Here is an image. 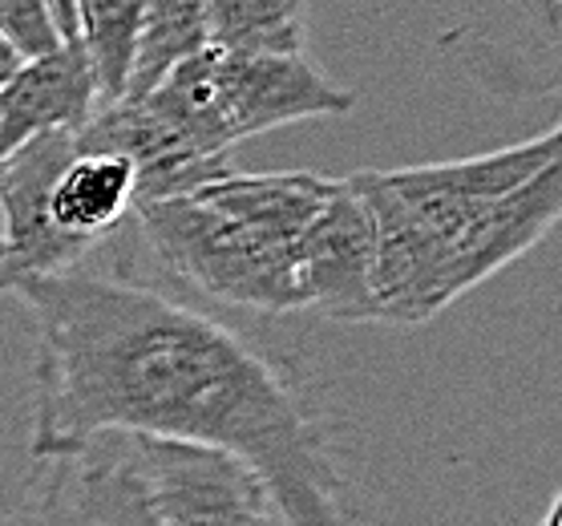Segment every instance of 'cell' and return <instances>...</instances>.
Wrapping results in <instances>:
<instances>
[{"mask_svg": "<svg viewBox=\"0 0 562 526\" xmlns=\"http://www.w3.org/2000/svg\"><path fill=\"white\" fill-rule=\"evenodd\" d=\"M37 324L33 458L86 437H170L244 458L288 526H348L340 474L295 381L215 316L158 288L65 271L21 280Z\"/></svg>", "mask_w": 562, "mask_h": 526, "instance_id": "cell-1", "label": "cell"}, {"mask_svg": "<svg viewBox=\"0 0 562 526\" xmlns=\"http://www.w3.org/2000/svg\"><path fill=\"white\" fill-rule=\"evenodd\" d=\"M559 146L550 126L486 155L348 175L372 219L364 324L422 328L542 244L562 215Z\"/></svg>", "mask_w": 562, "mask_h": 526, "instance_id": "cell-2", "label": "cell"}, {"mask_svg": "<svg viewBox=\"0 0 562 526\" xmlns=\"http://www.w3.org/2000/svg\"><path fill=\"white\" fill-rule=\"evenodd\" d=\"M333 191L316 170L227 167L130 215L175 280L227 309L288 316L307 309V235Z\"/></svg>", "mask_w": 562, "mask_h": 526, "instance_id": "cell-3", "label": "cell"}, {"mask_svg": "<svg viewBox=\"0 0 562 526\" xmlns=\"http://www.w3.org/2000/svg\"><path fill=\"white\" fill-rule=\"evenodd\" d=\"M142 98L206 158H231L239 142L263 130L345 117L357 105V93L336 86L307 53H227L211 45Z\"/></svg>", "mask_w": 562, "mask_h": 526, "instance_id": "cell-4", "label": "cell"}, {"mask_svg": "<svg viewBox=\"0 0 562 526\" xmlns=\"http://www.w3.org/2000/svg\"><path fill=\"white\" fill-rule=\"evenodd\" d=\"M441 49L482 90L506 102L550 98L562 86V0H449Z\"/></svg>", "mask_w": 562, "mask_h": 526, "instance_id": "cell-5", "label": "cell"}, {"mask_svg": "<svg viewBox=\"0 0 562 526\" xmlns=\"http://www.w3.org/2000/svg\"><path fill=\"white\" fill-rule=\"evenodd\" d=\"M130 462L162 526H288L263 478L227 449L126 434Z\"/></svg>", "mask_w": 562, "mask_h": 526, "instance_id": "cell-6", "label": "cell"}, {"mask_svg": "<svg viewBox=\"0 0 562 526\" xmlns=\"http://www.w3.org/2000/svg\"><path fill=\"white\" fill-rule=\"evenodd\" d=\"M74 155V134H37L0 167V295L21 280L77 271L93 247L69 239L45 215V191L65 158Z\"/></svg>", "mask_w": 562, "mask_h": 526, "instance_id": "cell-7", "label": "cell"}, {"mask_svg": "<svg viewBox=\"0 0 562 526\" xmlns=\"http://www.w3.org/2000/svg\"><path fill=\"white\" fill-rule=\"evenodd\" d=\"M307 309L328 321L364 324L372 295V219L348 179H336L307 235Z\"/></svg>", "mask_w": 562, "mask_h": 526, "instance_id": "cell-8", "label": "cell"}, {"mask_svg": "<svg viewBox=\"0 0 562 526\" xmlns=\"http://www.w3.org/2000/svg\"><path fill=\"white\" fill-rule=\"evenodd\" d=\"M98 110V81L77 41L29 57L0 86V158L37 134H77Z\"/></svg>", "mask_w": 562, "mask_h": 526, "instance_id": "cell-9", "label": "cell"}, {"mask_svg": "<svg viewBox=\"0 0 562 526\" xmlns=\"http://www.w3.org/2000/svg\"><path fill=\"white\" fill-rule=\"evenodd\" d=\"M138 203V170L117 150H77L65 158L45 191V215L61 235L105 244Z\"/></svg>", "mask_w": 562, "mask_h": 526, "instance_id": "cell-10", "label": "cell"}, {"mask_svg": "<svg viewBox=\"0 0 562 526\" xmlns=\"http://www.w3.org/2000/svg\"><path fill=\"white\" fill-rule=\"evenodd\" d=\"M211 45L206 0H142L138 49L130 65L126 98L150 93L175 65Z\"/></svg>", "mask_w": 562, "mask_h": 526, "instance_id": "cell-11", "label": "cell"}, {"mask_svg": "<svg viewBox=\"0 0 562 526\" xmlns=\"http://www.w3.org/2000/svg\"><path fill=\"white\" fill-rule=\"evenodd\" d=\"M74 41L90 57L98 81V105L122 102L138 49L142 0H74Z\"/></svg>", "mask_w": 562, "mask_h": 526, "instance_id": "cell-12", "label": "cell"}, {"mask_svg": "<svg viewBox=\"0 0 562 526\" xmlns=\"http://www.w3.org/2000/svg\"><path fill=\"white\" fill-rule=\"evenodd\" d=\"M211 49L307 53V0H206Z\"/></svg>", "mask_w": 562, "mask_h": 526, "instance_id": "cell-13", "label": "cell"}, {"mask_svg": "<svg viewBox=\"0 0 562 526\" xmlns=\"http://www.w3.org/2000/svg\"><path fill=\"white\" fill-rule=\"evenodd\" d=\"M0 37L13 45L21 61L57 49L65 41L45 0H0Z\"/></svg>", "mask_w": 562, "mask_h": 526, "instance_id": "cell-14", "label": "cell"}, {"mask_svg": "<svg viewBox=\"0 0 562 526\" xmlns=\"http://www.w3.org/2000/svg\"><path fill=\"white\" fill-rule=\"evenodd\" d=\"M0 526H74L33 474L9 478L0 470Z\"/></svg>", "mask_w": 562, "mask_h": 526, "instance_id": "cell-15", "label": "cell"}, {"mask_svg": "<svg viewBox=\"0 0 562 526\" xmlns=\"http://www.w3.org/2000/svg\"><path fill=\"white\" fill-rule=\"evenodd\" d=\"M49 4V13L53 21H57V29H61V37L65 41H74L77 25H74V0H45Z\"/></svg>", "mask_w": 562, "mask_h": 526, "instance_id": "cell-16", "label": "cell"}, {"mask_svg": "<svg viewBox=\"0 0 562 526\" xmlns=\"http://www.w3.org/2000/svg\"><path fill=\"white\" fill-rule=\"evenodd\" d=\"M16 65H21V57H16V53H13V45H9V41L0 37V86H4V81L13 78V74H16Z\"/></svg>", "mask_w": 562, "mask_h": 526, "instance_id": "cell-17", "label": "cell"}, {"mask_svg": "<svg viewBox=\"0 0 562 526\" xmlns=\"http://www.w3.org/2000/svg\"><path fill=\"white\" fill-rule=\"evenodd\" d=\"M0 167H4V158H0Z\"/></svg>", "mask_w": 562, "mask_h": 526, "instance_id": "cell-18", "label": "cell"}]
</instances>
